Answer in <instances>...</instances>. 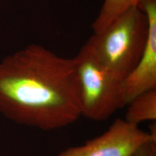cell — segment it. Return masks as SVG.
<instances>
[{"mask_svg": "<svg viewBox=\"0 0 156 156\" xmlns=\"http://www.w3.org/2000/svg\"><path fill=\"white\" fill-rule=\"evenodd\" d=\"M0 114L44 131L81 116L73 58L30 44L0 61Z\"/></svg>", "mask_w": 156, "mask_h": 156, "instance_id": "cell-1", "label": "cell"}, {"mask_svg": "<svg viewBox=\"0 0 156 156\" xmlns=\"http://www.w3.org/2000/svg\"><path fill=\"white\" fill-rule=\"evenodd\" d=\"M145 0H103L98 15L92 25L93 34H98L119 15L134 7H139Z\"/></svg>", "mask_w": 156, "mask_h": 156, "instance_id": "cell-7", "label": "cell"}, {"mask_svg": "<svg viewBox=\"0 0 156 156\" xmlns=\"http://www.w3.org/2000/svg\"><path fill=\"white\" fill-rule=\"evenodd\" d=\"M81 116L102 122L124 106L123 80L117 78L85 44L73 58Z\"/></svg>", "mask_w": 156, "mask_h": 156, "instance_id": "cell-3", "label": "cell"}, {"mask_svg": "<svg viewBox=\"0 0 156 156\" xmlns=\"http://www.w3.org/2000/svg\"><path fill=\"white\" fill-rule=\"evenodd\" d=\"M139 7L148 17L149 34L140 60L123 80L124 106L138 95L156 89V0H145Z\"/></svg>", "mask_w": 156, "mask_h": 156, "instance_id": "cell-5", "label": "cell"}, {"mask_svg": "<svg viewBox=\"0 0 156 156\" xmlns=\"http://www.w3.org/2000/svg\"><path fill=\"white\" fill-rule=\"evenodd\" d=\"M128 106L125 119L126 122L138 125L144 122L156 121V89L138 95Z\"/></svg>", "mask_w": 156, "mask_h": 156, "instance_id": "cell-6", "label": "cell"}, {"mask_svg": "<svg viewBox=\"0 0 156 156\" xmlns=\"http://www.w3.org/2000/svg\"><path fill=\"white\" fill-rule=\"evenodd\" d=\"M149 34V20L139 7L119 15L106 28L87 41L98 59L124 80L141 57Z\"/></svg>", "mask_w": 156, "mask_h": 156, "instance_id": "cell-2", "label": "cell"}, {"mask_svg": "<svg viewBox=\"0 0 156 156\" xmlns=\"http://www.w3.org/2000/svg\"><path fill=\"white\" fill-rule=\"evenodd\" d=\"M156 140L155 122L150 131L117 119L100 136L87 140L83 145L64 150L57 156H132L142 144Z\"/></svg>", "mask_w": 156, "mask_h": 156, "instance_id": "cell-4", "label": "cell"}, {"mask_svg": "<svg viewBox=\"0 0 156 156\" xmlns=\"http://www.w3.org/2000/svg\"><path fill=\"white\" fill-rule=\"evenodd\" d=\"M132 156H156V140H151L142 144Z\"/></svg>", "mask_w": 156, "mask_h": 156, "instance_id": "cell-8", "label": "cell"}]
</instances>
